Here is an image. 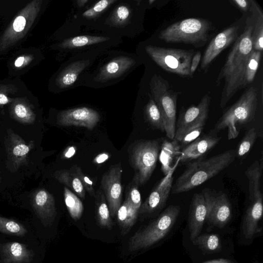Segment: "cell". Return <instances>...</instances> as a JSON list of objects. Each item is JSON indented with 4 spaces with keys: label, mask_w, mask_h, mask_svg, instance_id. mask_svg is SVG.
I'll return each mask as SVG.
<instances>
[{
    "label": "cell",
    "mask_w": 263,
    "mask_h": 263,
    "mask_svg": "<svg viewBox=\"0 0 263 263\" xmlns=\"http://www.w3.org/2000/svg\"><path fill=\"white\" fill-rule=\"evenodd\" d=\"M142 63L135 53L107 50L80 77L78 87L105 88L124 80Z\"/></svg>",
    "instance_id": "6da1fadb"
},
{
    "label": "cell",
    "mask_w": 263,
    "mask_h": 263,
    "mask_svg": "<svg viewBox=\"0 0 263 263\" xmlns=\"http://www.w3.org/2000/svg\"><path fill=\"white\" fill-rule=\"evenodd\" d=\"M141 0H117L87 30L134 39L144 30Z\"/></svg>",
    "instance_id": "7a4b0ae2"
},
{
    "label": "cell",
    "mask_w": 263,
    "mask_h": 263,
    "mask_svg": "<svg viewBox=\"0 0 263 263\" xmlns=\"http://www.w3.org/2000/svg\"><path fill=\"white\" fill-rule=\"evenodd\" d=\"M236 157V151L229 149L207 159L189 163L173 185L172 193H182L197 187L228 167Z\"/></svg>",
    "instance_id": "3957f363"
},
{
    "label": "cell",
    "mask_w": 263,
    "mask_h": 263,
    "mask_svg": "<svg viewBox=\"0 0 263 263\" xmlns=\"http://www.w3.org/2000/svg\"><path fill=\"white\" fill-rule=\"evenodd\" d=\"M135 53L141 63L151 62L165 71L182 77L191 76L193 50L165 48L142 41L137 45Z\"/></svg>",
    "instance_id": "277c9868"
},
{
    "label": "cell",
    "mask_w": 263,
    "mask_h": 263,
    "mask_svg": "<svg viewBox=\"0 0 263 263\" xmlns=\"http://www.w3.org/2000/svg\"><path fill=\"white\" fill-rule=\"evenodd\" d=\"M140 84L147 89L158 106L162 116L166 136L174 139L178 93L173 91L166 80L157 72H147Z\"/></svg>",
    "instance_id": "5b68a950"
},
{
    "label": "cell",
    "mask_w": 263,
    "mask_h": 263,
    "mask_svg": "<svg viewBox=\"0 0 263 263\" xmlns=\"http://www.w3.org/2000/svg\"><path fill=\"white\" fill-rule=\"evenodd\" d=\"M122 43V39L101 32L82 33L56 41L50 48L57 52L59 61L86 51H106L118 46Z\"/></svg>",
    "instance_id": "8992f818"
},
{
    "label": "cell",
    "mask_w": 263,
    "mask_h": 263,
    "mask_svg": "<svg viewBox=\"0 0 263 263\" xmlns=\"http://www.w3.org/2000/svg\"><path fill=\"white\" fill-rule=\"evenodd\" d=\"M257 103L256 89L250 87L223 113L210 132L217 134L227 128L228 140L236 138L239 133L237 126L251 122L254 119Z\"/></svg>",
    "instance_id": "52a82bcc"
},
{
    "label": "cell",
    "mask_w": 263,
    "mask_h": 263,
    "mask_svg": "<svg viewBox=\"0 0 263 263\" xmlns=\"http://www.w3.org/2000/svg\"><path fill=\"white\" fill-rule=\"evenodd\" d=\"M103 51H89L67 59L52 77L50 82L51 90L58 93L77 87L81 75Z\"/></svg>",
    "instance_id": "ba28073f"
},
{
    "label": "cell",
    "mask_w": 263,
    "mask_h": 263,
    "mask_svg": "<svg viewBox=\"0 0 263 263\" xmlns=\"http://www.w3.org/2000/svg\"><path fill=\"white\" fill-rule=\"evenodd\" d=\"M213 28L211 23L206 20L189 18L168 26L159 32L157 37L166 43L199 45L206 42Z\"/></svg>",
    "instance_id": "9c48e42d"
},
{
    "label": "cell",
    "mask_w": 263,
    "mask_h": 263,
    "mask_svg": "<svg viewBox=\"0 0 263 263\" xmlns=\"http://www.w3.org/2000/svg\"><path fill=\"white\" fill-rule=\"evenodd\" d=\"M180 207L171 205L146 227L137 231L129 242V251L146 249L164 238L173 227Z\"/></svg>",
    "instance_id": "30bf717a"
},
{
    "label": "cell",
    "mask_w": 263,
    "mask_h": 263,
    "mask_svg": "<svg viewBox=\"0 0 263 263\" xmlns=\"http://www.w3.org/2000/svg\"><path fill=\"white\" fill-rule=\"evenodd\" d=\"M160 149L157 140H140L131 146L129 160L135 172L132 183L139 186L149 180L156 167Z\"/></svg>",
    "instance_id": "8fae6325"
},
{
    "label": "cell",
    "mask_w": 263,
    "mask_h": 263,
    "mask_svg": "<svg viewBox=\"0 0 263 263\" xmlns=\"http://www.w3.org/2000/svg\"><path fill=\"white\" fill-rule=\"evenodd\" d=\"M42 0L29 3L15 16L0 37V53L11 48L28 33L42 8Z\"/></svg>",
    "instance_id": "7c38bea8"
},
{
    "label": "cell",
    "mask_w": 263,
    "mask_h": 263,
    "mask_svg": "<svg viewBox=\"0 0 263 263\" xmlns=\"http://www.w3.org/2000/svg\"><path fill=\"white\" fill-rule=\"evenodd\" d=\"M261 53L253 50L238 69L225 80L220 101V108L226 106L238 90L253 81L259 65Z\"/></svg>",
    "instance_id": "4fadbf2b"
},
{
    "label": "cell",
    "mask_w": 263,
    "mask_h": 263,
    "mask_svg": "<svg viewBox=\"0 0 263 263\" xmlns=\"http://www.w3.org/2000/svg\"><path fill=\"white\" fill-rule=\"evenodd\" d=\"M254 21L252 17L247 20L243 32L237 37L226 62L217 77L216 82L225 80L234 73L252 51V34Z\"/></svg>",
    "instance_id": "5bb4252c"
},
{
    "label": "cell",
    "mask_w": 263,
    "mask_h": 263,
    "mask_svg": "<svg viewBox=\"0 0 263 263\" xmlns=\"http://www.w3.org/2000/svg\"><path fill=\"white\" fill-rule=\"evenodd\" d=\"M101 115L94 108L79 106L59 111L56 115L58 124L63 126H74L92 129L100 122Z\"/></svg>",
    "instance_id": "9a60e30c"
},
{
    "label": "cell",
    "mask_w": 263,
    "mask_h": 263,
    "mask_svg": "<svg viewBox=\"0 0 263 263\" xmlns=\"http://www.w3.org/2000/svg\"><path fill=\"white\" fill-rule=\"evenodd\" d=\"M122 168L121 164L111 166L102 176L101 185L105 195L111 217H115L121 205Z\"/></svg>",
    "instance_id": "2e32d148"
},
{
    "label": "cell",
    "mask_w": 263,
    "mask_h": 263,
    "mask_svg": "<svg viewBox=\"0 0 263 263\" xmlns=\"http://www.w3.org/2000/svg\"><path fill=\"white\" fill-rule=\"evenodd\" d=\"M5 144L7 167L11 172L14 173L26 163L29 154L34 146V142L31 140L26 143L11 129H8Z\"/></svg>",
    "instance_id": "e0dca14e"
},
{
    "label": "cell",
    "mask_w": 263,
    "mask_h": 263,
    "mask_svg": "<svg viewBox=\"0 0 263 263\" xmlns=\"http://www.w3.org/2000/svg\"><path fill=\"white\" fill-rule=\"evenodd\" d=\"M202 193L207 205L206 220L218 227H223L232 217L231 204L227 195L206 190Z\"/></svg>",
    "instance_id": "ac0fdd59"
},
{
    "label": "cell",
    "mask_w": 263,
    "mask_h": 263,
    "mask_svg": "<svg viewBox=\"0 0 263 263\" xmlns=\"http://www.w3.org/2000/svg\"><path fill=\"white\" fill-rule=\"evenodd\" d=\"M210 102L211 97L206 94L197 105L191 106L182 112L178 117L175 134L204 126L208 117Z\"/></svg>",
    "instance_id": "d6986e66"
},
{
    "label": "cell",
    "mask_w": 263,
    "mask_h": 263,
    "mask_svg": "<svg viewBox=\"0 0 263 263\" xmlns=\"http://www.w3.org/2000/svg\"><path fill=\"white\" fill-rule=\"evenodd\" d=\"M173 170L166 175L157 184L141 204L139 214H151L161 210L165 205L173 186Z\"/></svg>",
    "instance_id": "ffe728a7"
},
{
    "label": "cell",
    "mask_w": 263,
    "mask_h": 263,
    "mask_svg": "<svg viewBox=\"0 0 263 263\" xmlns=\"http://www.w3.org/2000/svg\"><path fill=\"white\" fill-rule=\"evenodd\" d=\"M238 26L228 27L217 34L210 42L205 50L200 68L205 71L216 58L237 39Z\"/></svg>",
    "instance_id": "44dd1931"
},
{
    "label": "cell",
    "mask_w": 263,
    "mask_h": 263,
    "mask_svg": "<svg viewBox=\"0 0 263 263\" xmlns=\"http://www.w3.org/2000/svg\"><path fill=\"white\" fill-rule=\"evenodd\" d=\"M220 139V137L211 132L200 136L183 147L180 157V162L184 163L202 157L215 147Z\"/></svg>",
    "instance_id": "7402d4cb"
},
{
    "label": "cell",
    "mask_w": 263,
    "mask_h": 263,
    "mask_svg": "<svg viewBox=\"0 0 263 263\" xmlns=\"http://www.w3.org/2000/svg\"><path fill=\"white\" fill-rule=\"evenodd\" d=\"M207 213L206 203L202 192L195 194L190 203L188 218L190 238L192 241L200 234L206 220Z\"/></svg>",
    "instance_id": "603a6c76"
},
{
    "label": "cell",
    "mask_w": 263,
    "mask_h": 263,
    "mask_svg": "<svg viewBox=\"0 0 263 263\" xmlns=\"http://www.w3.org/2000/svg\"><path fill=\"white\" fill-rule=\"evenodd\" d=\"M117 0H93L86 9L71 12L69 17L77 25L87 31Z\"/></svg>",
    "instance_id": "cb8c5ba5"
},
{
    "label": "cell",
    "mask_w": 263,
    "mask_h": 263,
    "mask_svg": "<svg viewBox=\"0 0 263 263\" xmlns=\"http://www.w3.org/2000/svg\"><path fill=\"white\" fill-rule=\"evenodd\" d=\"M32 207L38 217L45 223H51L57 215L54 198L45 189L36 191L32 196Z\"/></svg>",
    "instance_id": "d4e9b609"
},
{
    "label": "cell",
    "mask_w": 263,
    "mask_h": 263,
    "mask_svg": "<svg viewBox=\"0 0 263 263\" xmlns=\"http://www.w3.org/2000/svg\"><path fill=\"white\" fill-rule=\"evenodd\" d=\"M246 211L243 223V234L247 239H251L256 233L261 231L259 222L263 214L262 195L258 193Z\"/></svg>",
    "instance_id": "484cf974"
},
{
    "label": "cell",
    "mask_w": 263,
    "mask_h": 263,
    "mask_svg": "<svg viewBox=\"0 0 263 263\" xmlns=\"http://www.w3.org/2000/svg\"><path fill=\"white\" fill-rule=\"evenodd\" d=\"M1 254L3 263H30L34 253L23 243L7 242L1 247Z\"/></svg>",
    "instance_id": "4316f807"
},
{
    "label": "cell",
    "mask_w": 263,
    "mask_h": 263,
    "mask_svg": "<svg viewBox=\"0 0 263 263\" xmlns=\"http://www.w3.org/2000/svg\"><path fill=\"white\" fill-rule=\"evenodd\" d=\"M9 112L13 119L23 124H32L35 121L33 106L25 98H14L10 104Z\"/></svg>",
    "instance_id": "83f0119b"
},
{
    "label": "cell",
    "mask_w": 263,
    "mask_h": 263,
    "mask_svg": "<svg viewBox=\"0 0 263 263\" xmlns=\"http://www.w3.org/2000/svg\"><path fill=\"white\" fill-rule=\"evenodd\" d=\"M139 210L135 209L125 198L117 213V219L121 234H127L135 224L139 215Z\"/></svg>",
    "instance_id": "f1b7e54d"
},
{
    "label": "cell",
    "mask_w": 263,
    "mask_h": 263,
    "mask_svg": "<svg viewBox=\"0 0 263 263\" xmlns=\"http://www.w3.org/2000/svg\"><path fill=\"white\" fill-rule=\"evenodd\" d=\"M250 10L256 15L252 34L253 49L262 52L263 48V13L259 6L254 1L251 0Z\"/></svg>",
    "instance_id": "f546056e"
},
{
    "label": "cell",
    "mask_w": 263,
    "mask_h": 263,
    "mask_svg": "<svg viewBox=\"0 0 263 263\" xmlns=\"http://www.w3.org/2000/svg\"><path fill=\"white\" fill-rule=\"evenodd\" d=\"M95 198V213L98 224L102 228H111L112 222L108 204L102 189L98 190Z\"/></svg>",
    "instance_id": "4dcf8cb0"
},
{
    "label": "cell",
    "mask_w": 263,
    "mask_h": 263,
    "mask_svg": "<svg viewBox=\"0 0 263 263\" xmlns=\"http://www.w3.org/2000/svg\"><path fill=\"white\" fill-rule=\"evenodd\" d=\"M263 169L262 159L255 161L245 171L249 180V198L252 201L261 192L260 180Z\"/></svg>",
    "instance_id": "1f68e13d"
},
{
    "label": "cell",
    "mask_w": 263,
    "mask_h": 263,
    "mask_svg": "<svg viewBox=\"0 0 263 263\" xmlns=\"http://www.w3.org/2000/svg\"><path fill=\"white\" fill-rule=\"evenodd\" d=\"M53 176L58 181L71 188L80 197L85 198L86 191L72 167L69 170L58 171Z\"/></svg>",
    "instance_id": "d6a6232c"
},
{
    "label": "cell",
    "mask_w": 263,
    "mask_h": 263,
    "mask_svg": "<svg viewBox=\"0 0 263 263\" xmlns=\"http://www.w3.org/2000/svg\"><path fill=\"white\" fill-rule=\"evenodd\" d=\"M192 242L202 251L207 252H218L221 249L220 238L215 234H200Z\"/></svg>",
    "instance_id": "836d02e7"
},
{
    "label": "cell",
    "mask_w": 263,
    "mask_h": 263,
    "mask_svg": "<svg viewBox=\"0 0 263 263\" xmlns=\"http://www.w3.org/2000/svg\"><path fill=\"white\" fill-rule=\"evenodd\" d=\"M63 194L65 205L70 217L75 220L79 219L84 211L81 200L67 187L64 188Z\"/></svg>",
    "instance_id": "e575fe53"
},
{
    "label": "cell",
    "mask_w": 263,
    "mask_h": 263,
    "mask_svg": "<svg viewBox=\"0 0 263 263\" xmlns=\"http://www.w3.org/2000/svg\"><path fill=\"white\" fill-rule=\"evenodd\" d=\"M0 232L8 235L23 236L27 231L22 224L0 216Z\"/></svg>",
    "instance_id": "d590c367"
},
{
    "label": "cell",
    "mask_w": 263,
    "mask_h": 263,
    "mask_svg": "<svg viewBox=\"0 0 263 263\" xmlns=\"http://www.w3.org/2000/svg\"><path fill=\"white\" fill-rule=\"evenodd\" d=\"M257 138V133L255 128L248 130L238 145L236 151V157L242 158L248 154L251 149Z\"/></svg>",
    "instance_id": "8d00e7d4"
},
{
    "label": "cell",
    "mask_w": 263,
    "mask_h": 263,
    "mask_svg": "<svg viewBox=\"0 0 263 263\" xmlns=\"http://www.w3.org/2000/svg\"><path fill=\"white\" fill-rule=\"evenodd\" d=\"M81 29L82 27L68 16L64 24L57 31L55 36L56 41L81 33Z\"/></svg>",
    "instance_id": "74e56055"
},
{
    "label": "cell",
    "mask_w": 263,
    "mask_h": 263,
    "mask_svg": "<svg viewBox=\"0 0 263 263\" xmlns=\"http://www.w3.org/2000/svg\"><path fill=\"white\" fill-rule=\"evenodd\" d=\"M204 126H199L179 133L175 134L174 139L182 146H186L198 138ZM183 146V147H184Z\"/></svg>",
    "instance_id": "f35d334b"
},
{
    "label": "cell",
    "mask_w": 263,
    "mask_h": 263,
    "mask_svg": "<svg viewBox=\"0 0 263 263\" xmlns=\"http://www.w3.org/2000/svg\"><path fill=\"white\" fill-rule=\"evenodd\" d=\"M17 91V88L12 84H0V106L10 104L14 98L10 96Z\"/></svg>",
    "instance_id": "ab89813d"
},
{
    "label": "cell",
    "mask_w": 263,
    "mask_h": 263,
    "mask_svg": "<svg viewBox=\"0 0 263 263\" xmlns=\"http://www.w3.org/2000/svg\"><path fill=\"white\" fill-rule=\"evenodd\" d=\"M72 168L76 175L81 181L85 191L88 192L91 196L95 197L96 192L93 188V182L83 173L81 167L78 166H74Z\"/></svg>",
    "instance_id": "60d3db41"
},
{
    "label": "cell",
    "mask_w": 263,
    "mask_h": 263,
    "mask_svg": "<svg viewBox=\"0 0 263 263\" xmlns=\"http://www.w3.org/2000/svg\"><path fill=\"white\" fill-rule=\"evenodd\" d=\"M138 187V186L132 183L127 192L126 198L135 209L139 210L142 203L141 194Z\"/></svg>",
    "instance_id": "b9f144b4"
},
{
    "label": "cell",
    "mask_w": 263,
    "mask_h": 263,
    "mask_svg": "<svg viewBox=\"0 0 263 263\" xmlns=\"http://www.w3.org/2000/svg\"><path fill=\"white\" fill-rule=\"evenodd\" d=\"M33 59L32 54H25L20 55L14 61V67L17 69L24 68L29 65Z\"/></svg>",
    "instance_id": "7bdbcfd3"
},
{
    "label": "cell",
    "mask_w": 263,
    "mask_h": 263,
    "mask_svg": "<svg viewBox=\"0 0 263 263\" xmlns=\"http://www.w3.org/2000/svg\"><path fill=\"white\" fill-rule=\"evenodd\" d=\"M93 1V0H72L71 12L75 13L83 10L89 6Z\"/></svg>",
    "instance_id": "ee69618b"
},
{
    "label": "cell",
    "mask_w": 263,
    "mask_h": 263,
    "mask_svg": "<svg viewBox=\"0 0 263 263\" xmlns=\"http://www.w3.org/2000/svg\"><path fill=\"white\" fill-rule=\"evenodd\" d=\"M201 57V53L200 51H198L195 54L193 55L190 67V72L191 75H192L194 72L196 71L198 64L200 61Z\"/></svg>",
    "instance_id": "f6af8a7d"
},
{
    "label": "cell",
    "mask_w": 263,
    "mask_h": 263,
    "mask_svg": "<svg viewBox=\"0 0 263 263\" xmlns=\"http://www.w3.org/2000/svg\"><path fill=\"white\" fill-rule=\"evenodd\" d=\"M232 2L239 9L244 12H247L250 8V1L247 0H233Z\"/></svg>",
    "instance_id": "bcb514c9"
},
{
    "label": "cell",
    "mask_w": 263,
    "mask_h": 263,
    "mask_svg": "<svg viewBox=\"0 0 263 263\" xmlns=\"http://www.w3.org/2000/svg\"><path fill=\"white\" fill-rule=\"evenodd\" d=\"M77 148L74 146L67 147L63 152L61 158L63 159H69L72 157L76 152Z\"/></svg>",
    "instance_id": "7dc6e473"
},
{
    "label": "cell",
    "mask_w": 263,
    "mask_h": 263,
    "mask_svg": "<svg viewBox=\"0 0 263 263\" xmlns=\"http://www.w3.org/2000/svg\"><path fill=\"white\" fill-rule=\"evenodd\" d=\"M109 154L103 153L97 155L94 159L93 162L97 164L106 161L109 157Z\"/></svg>",
    "instance_id": "c3c4849f"
},
{
    "label": "cell",
    "mask_w": 263,
    "mask_h": 263,
    "mask_svg": "<svg viewBox=\"0 0 263 263\" xmlns=\"http://www.w3.org/2000/svg\"><path fill=\"white\" fill-rule=\"evenodd\" d=\"M201 263H234V262L227 259L218 258L216 259L209 260L203 261Z\"/></svg>",
    "instance_id": "681fc988"
},
{
    "label": "cell",
    "mask_w": 263,
    "mask_h": 263,
    "mask_svg": "<svg viewBox=\"0 0 263 263\" xmlns=\"http://www.w3.org/2000/svg\"><path fill=\"white\" fill-rule=\"evenodd\" d=\"M1 182V172H0V183Z\"/></svg>",
    "instance_id": "f907efd6"
}]
</instances>
